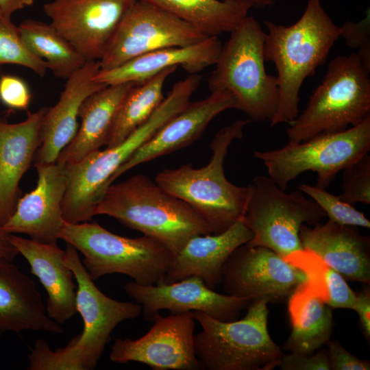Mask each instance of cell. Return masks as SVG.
Returning a JSON list of instances; mask_svg holds the SVG:
<instances>
[{"mask_svg": "<svg viewBox=\"0 0 370 370\" xmlns=\"http://www.w3.org/2000/svg\"><path fill=\"white\" fill-rule=\"evenodd\" d=\"M265 61L274 63L279 101L271 127L292 123L299 114V91L305 79L323 64L341 37L321 0H308L301 17L291 25L264 21Z\"/></svg>", "mask_w": 370, "mask_h": 370, "instance_id": "1", "label": "cell"}, {"mask_svg": "<svg viewBox=\"0 0 370 370\" xmlns=\"http://www.w3.org/2000/svg\"><path fill=\"white\" fill-rule=\"evenodd\" d=\"M64 262L77 283L76 308L83 319V331L56 351L44 339H38L28 356L27 369H93L116 326L138 317L142 312L140 304L117 301L102 293L89 276L77 250L69 243L64 250Z\"/></svg>", "mask_w": 370, "mask_h": 370, "instance_id": "2", "label": "cell"}, {"mask_svg": "<svg viewBox=\"0 0 370 370\" xmlns=\"http://www.w3.org/2000/svg\"><path fill=\"white\" fill-rule=\"evenodd\" d=\"M99 214L158 241L173 257L192 237L212 234L190 206L143 174L108 186L95 206V216Z\"/></svg>", "mask_w": 370, "mask_h": 370, "instance_id": "3", "label": "cell"}, {"mask_svg": "<svg viewBox=\"0 0 370 370\" xmlns=\"http://www.w3.org/2000/svg\"><path fill=\"white\" fill-rule=\"evenodd\" d=\"M252 121L238 119L222 128L210 144L212 156L200 168L192 164L159 172L155 182L169 194L190 206L206 221L212 234H220L242 219L252 186H236L225 177L224 161L232 142L243 136Z\"/></svg>", "mask_w": 370, "mask_h": 370, "instance_id": "4", "label": "cell"}, {"mask_svg": "<svg viewBox=\"0 0 370 370\" xmlns=\"http://www.w3.org/2000/svg\"><path fill=\"white\" fill-rule=\"evenodd\" d=\"M265 32L247 15L232 32L208 78L210 92L226 91L252 121L271 122L279 101L277 77L265 69L263 46Z\"/></svg>", "mask_w": 370, "mask_h": 370, "instance_id": "5", "label": "cell"}, {"mask_svg": "<svg viewBox=\"0 0 370 370\" xmlns=\"http://www.w3.org/2000/svg\"><path fill=\"white\" fill-rule=\"evenodd\" d=\"M266 299L252 300L241 319L221 321L193 311L202 331L195 335L200 367L207 370H272L284 353L268 331Z\"/></svg>", "mask_w": 370, "mask_h": 370, "instance_id": "6", "label": "cell"}, {"mask_svg": "<svg viewBox=\"0 0 370 370\" xmlns=\"http://www.w3.org/2000/svg\"><path fill=\"white\" fill-rule=\"evenodd\" d=\"M369 73L356 53L332 59L306 108L289 124V141L342 132L369 118Z\"/></svg>", "mask_w": 370, "mask_h": 370, "instance_id": "7", "label": "cell"}, {"mask_svg": "<svg viewBox=\"0 0 370 370\" xmlns=\"http://www.w3.org/2000/svg\"><path fill=\"white\" fill-rule=\"evenodd\" d=\"M60 239L84 256L82 263L93 281L121 273L139 284H157L163 281L173 258L171 251L153 238L121 236L96 222H65Z\"/></svg>", "mask_w": 370, "mask_h": 370, "instance_id": "8", "label": "cell"}, {"mask_svg": "<svg viewBox=\"0 0 370 370\" xmlns=\"http://www.w3.org/2000/svg\"><path fill=\"white\" fill-rule=\"evenodd\" d=\"M370 150V117L357 125L331 134L317 135L305 141H289L282 147L254 151L268 176L286 190L289 182L306 171L317 175L315 186L326 188L337 173Z\"/></svg>", "mask_w": 370, "mask_h": 370, "instance_id": "9", "label": "cell"}, {"mask_svg": "<svg viewBox=\"0 0 370 370\" xmlns=\"http://www.w3.org/2000/svg\"><path fill=\"white\" fill-rule=\"evenodd\" d=\"M182 110L179 99L167 96L152 116L123 141L66 166L67 184L62 204L64 221L79 223L90 221L116 170Z\"/></svg>", "mask_w": 370, "mask_h": 370, "instance_id": "10", "label": "cell"}, {"mask_svg": "<svg viewBox=\"0 0 370 370\" xmlns=\"http://www.w3.org/2000/svg\"><path fill=\"white\" fill-rule=\"evenodd\" d=\"M243 221L251 231L248 243L269 248L282 258L303 249L299 232L303 224L313 225L326 216L312 199L295 190L287 193L269 176H256Z\"/></svg>", "mask_w": 370, "mask_h": 370, "instance_id": "11", "label": "cell"}, {"mask_svg": "<svg viewBox=\"0 0 370 370\" xmlns=\"http://www.w3.org/2000/svg\"><path fill=\"white\" fill-rule=\"evenodd\" d=\"M207 37L163 9L146 1H135L99 61L100 70L115 68L158 49L193 45Z\"/></svg>", "mask_w": 370, "mask_h": 370, "instance_id": "12", "label": "cell"}, {"mask_svg": "<svg viewBox=\"0 0 370 370\" xmlns=\"http://www.w3.org/2000/svg\"><path fill=\"white\" fill-rule=\"evenodd\" d=\"M153 324L137 339L116 338L110 354V360L125 364L138 362L155 370H197L193 311L163 317L159 313Z\"/></svg>", "mask_w": 370, "mask_h": 370, "instance_id": "13", "label": "cell"}, {"mask_svg": "<svg viewBox=\"0 0 370 370\" xmlns=\"http://www.w3.org/2000/svg\"><path fill=\"white\" fill-rule=\"evenodd\" d=\"M302 271L273 250L245 243L225 261L222 271L227 295L280 302L306 281Z\"/></svg>", "mask_w": 370, "mask_h": 370, "instance_id": "14", "label": "cell"}, {"mask_svg": "<svg viewBox=\"0 0 370 370\" xmlns=\"http://www.w3.org/2000/svg\"><path fill=\"white\" fill-rule=\"evenodd\" d=\"M136 0H52L43 10L50 25L86 61H99Z\"/></svg>", "mask_w": 370, "mask_h": 370, "instance_id": "15", "label": "cell"}, {"mask_svg": "<svg viewBox=\"0 0 370 370\" xmlns=\"http://www.w3.org/2000/svg\"><path fill=\"white\" fill-rule=\"evenodd\" d=\"M126 294L142 306L144 318L153 321L161 310L171 314L199 311L221 321L238 319L251 299L220 294L208 288L204 280L191 275L175 282L142 285L135 282L123 286Z\"/></svg>", "mask_w": 370, "mask_h": 370, "instance_id": "16", "label": "cell"}, {"mask_svg": "<svg viewBox=\"0 0 370 370\" xmlns=\"http://www.w3.org/2000/svg\"><path fill=\"white\" fill-rule=\"evenodd\" d=\"M36 188L22 196L15 211L0 227L7 234H25L38 243L58 245L64 225L62 204L67 184L66 166L57 162L34 165Z\"/></svg>", "mask_w": 370, "mask_h": 370, "instance_id": "17", "label": "cell"}, {"mask_svg": "<svg viewBox=\"0 0 370 370\" xmlns=\"http://www.w3.org/2000/svg\"><path fill=\"white\" fill-rule=\"evenodd\" d=\"M235 107L234 98L226 91L212 92L203 99L190 101L116 170L110 185L136 166L190 145L217 115Z\"/></svg>", "mask_w": 370, "mask_h": 370, "instance_id": "18", "label": "cell"}, {"mask_svg": "<svg viewBox=\"0 0 370 370\" xmlns=\"http://www.w3.org/2000/svg\"><path fill=\"white\" fill-rule=\"evenodd\" d=\"M48 108L27 112L25 120H0V227L10 218L22 197L19 184L41 144V130Z\"/></svg>", "mask_w": 370, "mask_h": 370, "instance_id": "19", "label": "cell"}, {"mask_svg": "<svg viewBox=\"0 0 370 370\" xmlns=\"http://www.w3.org/2000/svg\"><path fill=\"white\" fill-rule=\"evenodd\" d=\"M99 61H86L68 79L58 102L48 108L41 130V144L34 160V165L56 162L61 151L77 132V119L84 101L106 85L97 82Z\"/></svg>", "mask_w": 370, "mask_h": 370, "instance_id": "20", "label": "cell"}, {"mask_svg": "<svg viewBox=\"0 0 370 370\" xmlns=\"http://www.w3.org/2000/svg\"><path fill=\"white\" fill-rule=\"evenodd\" d=\"M304 249L309 250L343 278L370 284V238L355 226L328 220L303 224L299 232Z\"/></svg>", "mask_w": 370, "mask_h": 370, "instance_id": "21", "label": "cell"}, {"mask_svg": "<svg viewBox=\"0 0 370 370\" xmlns=\"http://www.w3.org/2000/svg\"><path fill=\"white\" fill-rule=\"evenodd\" d=\"M252 237L243 219L222 233L192 237L173 257L161 283L169 284L195 275L214 290L222 282L223 267L228 257Z\"/></svg>", "mask_w": 370, "mask_h": 370, "instance_id": "22", "label": "cell"}, {"mask_svg": "<svg viewBox=\"0 0 370 370\" xmlns=\"http://www.w3.org/2000/svg\"><path fill=\"white\" fill-rule=\"evenodd\" d=\"M221 47L218 36H208L193 45L158 49L136 57L115 68L100 70L95 79L106 86L139 84L165 69L179 66L189 75L199 74L214 65Z\"/></svg>", "mask_w": 370, "mask_h": 370, "instance_id": "23", "label": "cell"}, {"mask_svg": "<svg viewBox=\"0 0 370 370\" xmlns=\"http://www.w3.org/2000/svg\"><path fill=\"white\" fill-rule=\"evenodd\" d=\"M10 243L28 262L31 273L45 287L48 299V316L59 324L64 323L77 312V285L74 275L64 262V251L58 245L36 242L8 234Z\"/></svg>", "mask_w": 370, "mask_h": 370, "instance_id": "24", "label": "cell"}, {"mask_svg": "<svg viewBox=\"0 0 370 370\" xmlns=\"http://www.w3.org/2000/svg\"><path fill=\"white\" fill-rule=\"evenodd\" d=\"M12 262L0 258V334L23 330L62 333L60 324L47 314L34 281Z\"/></svg>", "mask_w": 370, "mask_h": 370, "instance_id": "25", "label": "cell"}, {"mask_svg": "<svg viewBox=\"0 0 370 370\" xmlns=\"http://www.w3.org/2000/svg\"><path fill=\"white\" fill-rule=\"evenodd\" d=\"M134 83L108 85L82 103L81 125L72 140L61 151L56 162L69 166L106 146L120 105Z\"/></svg>", "mask_w": 370, "mask_h": 370, "instance_id": "26", "label": "cell"}, {"mask_svg": "<svg viewBox=\"0 0 370 370\" xmlns=\"http://www.w3.org/2000/svg\"><path fill=\"white\" fill-rule=\"evenodd\" d=\"M288 310L292 330L284 349L311 354L330 340L334 326L330 306L310 291L306 281L289 295Z\"/></svg>", "mask_w": 370, "mask_h": 370, "instance_id": "27", "label": "cell"}, {"mask_svg": "<svg viewBox=\"0 0 370 370\" xmlns=\"http://www.w3.org/2000/svg\"><path fill=\"white\" fill-rule=\"evenodd\" d=\"M153 4L197 29L207 36L232 32L251 7L231 0H136Z\"/></svg>", "mask_w": 370, "mask_h": 370, "instance_id": "28", "label": "cell"}, {"mask_svg": "<svg viewBox=\"0 0 370 370\" xmlns=\"http://www.w3.org/2000/svg\"><path fill=\"white\" fill-rule=\"evenodd\" d=\"M177 67L165 69L153 77L135 84L124 97L117 112L106 147L123 141L145 123L164 99L165 82Z\"/></svg>", "mask_w": 370, "mask_h": 370, "instance_id": "29", "label": "cell"}, {"mask_svg": "<svg viewBox=\"0 0 370 370\" xmlns=\"http://www.w3.org/2000/svg\"><path fill=\"white\" fill-rule=\"evenodd\" d=\"M18 29L27 49L44 60L58 77L68 79L86 62L50 23L27 19Z\"/></svg>", "mask_w": 370, "mask_h": 370, "instance_id": "30", "label": "cell"}, {"mask_svg": "<svg viewBox=\"0 0 370 370\" xmlns=\"http://www.w3.org/2000/svg\"><path fill=\"white\" fill-rule=\"evenodd\" d=\"M284 259L306 276L310 291L330 307L352 309L356 293L345 278L314 253L301 249Z\"/></svg>", "mask_w": 370, "mask_h": 370, "instance_id": "31", "label": "cell"}, {"mask_svg": "<svg viewBox=\"0 0 370 370\" xmlns=\"http://www.w3.org/2000/svg\"><path fill=\"white\" fill-rule=\"evenodd\" d=\"M11 64L26 67L40 77L45 75L47 64L25 46L18 27L10 20L0 17V65Z\"/></svg>", "mask_w": 370, "mask_h": 370, "instance_id": "32", "label": "cell"}, {"mask_svg": "<svg viewBox=\"0 0 370 370\" xmlns=\"http://www.w3.org/2000/svg\"><path fill=\"white\" fill-rule=\"evenodd\" d=\"M298 189L310 196L325 212L330 220L341 225L370 227V221L362 212L341 200L338 196L328 193L325 188L300 184Z\"/></svg>", "mask_w": 370, "mask_h": 370, "instance_id": "33", "label": "cell"}, {"mask_svg": "<svg viewBox=\"0 0 370 370\" xmlns=\"http://www.w3.org/2000/svg\"><path fill=\"white\" fill-rule=\"evenodd\" d=\"M338 197L354 206L370 204V156L367 153L343 170L342 193Z\"/></svg>", "mask_w": 370, "mask_h": 370, "instance_id": "34", "label": "cell"}, {"mask_svg": "<svg viewBox=\"0 0 370 370\" xmlns=\"http://www.w3.org/2000/svg\"><path fill=\"white\" fill-rule=\"evenodd\" d=\"M341 37L346 45L357 49L356 54L364 66L370 71V12L366 11L365 17L359 21H345L340 26Z\"/></svg>", "mask_w": 370, "mask_h": 370, "instance_id": "35", "label": "cell"}, {"mask_svg": "<svg viewBox=\"0 0 370 370\" xmlns=\"http://www.w3.org/2000/svg\"><path fill=\"white\" fill-rule=\"evenodd\" d=\"M31 99V91L25 80L13 75H1L0 101L3 105L12 110H24Z\"/></svg>", "mask_w": 370, "mask_h": 370, "instance_id": "36", "label": "cell"}, {"mask_svg": "<svg viewBox=\"0 0 370 370\" xmlns=\"http://www.w3.org/2000/svg\"><path fill=\"white\" fill-rule=\"evenodd\" d=\"M278 367L282 370H331L328 349H322L315 354H284Z\"/></svg>", "mask_w": 370, "mask_h": 370, "instance_id": "37", "label": "cell"}, {"mask_svg": "<svg viewBox=\"0 0 370 370\" xmlns=\"http://www.w3.org/2000/svg\"><path fill=\"white\" fill-rule=\"evenodd\" d=\"M331 370H369L370 362L361 360L347 351L338 341L327 343Z\"/></svg>", "mask_w": 370, "mask_h": 370, "instance_id": "38", "label": "cell"}, {"mask_svg": "<svg viewBox=\"0 0 370 370\" xmlns=\"http://www.w3.org/2000/svg\"><path fill=\"white\" fill-rule=\"evenodd\" d=\"M352 310H355L360 319V323L366 338H370V288L369 284L365 286L361 291L356 294L355 301Z\"/></svg>", "mask_w": 370, "mask_h": 370, "instance_id": "39", "label": "cell"}, {"mask_svg": "<svg viewBox=\"0 0 370 370\" xmlns=\"http://www.w3.org/2000/svg\"><path fill=\"white\" fill-rule=\"evenodd\" d=\"M34 0H0V11L3 17L10 18L17 10L33 4Z\"/></svg>", "mask_w": 370, "mask_h": 370, "instance_id": "40", "label": "cell"}, {"mask_svg": "<svg viewBox=\"0 0 370 370\" xmlns=\"http://www.w3.org/2000/svg\"><path fill=\"white\" fill-rule=\"evenodd\" d=\"M8 234L0 229V258L13 261L19 253L9 241Z\"/></svg>", "mask_w": 370, "mask_h": 370, "instance_id": "41", "label": "cell"}, {"mask_svg": "<svg viewBox=\"0 0 370 370\" xmlns=\"http://www.w3.org/2000/svg\"><path fill=\"white\" fill-rule=\"evenodd\" d=\"M249 5L251 8H264L271 6L281 0H231Z\"/></svg>", "mask_w": 370, "mask_h": 370, "instance_id": "42", "label": "cell"}, {"mask_svg": "<svg viewBox=\"0 0 370 370\" xmlns=\"http://www.w3.org/2000/svg\"><path fill=\"white\" fill-rule=\"evenodd\" d=\"M1 16H2V15H1V11H0V17H1Z\"/></svg>", "mask_w": 370, "mask_h": 370, "instance_id": "43", "label": "cell"}]
</instances>
